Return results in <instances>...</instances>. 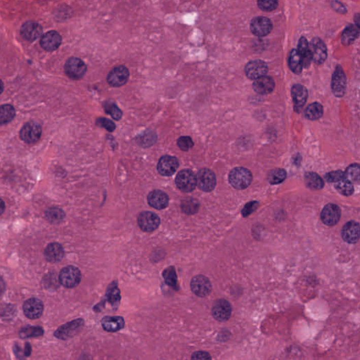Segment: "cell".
I'll return each instance as SVG.
<instances>
[{
  "label": "cell",
  "mask_w": 360,
  "mask_h": 360,
  "mask_svg": "<svg viewBox=\"0 0 360 360\" xmlns=\"http://www.w3.org/2000/svg\"><path fill=\"white\" fill-rule=\"evenodd\" d=\"M229 181L235 189H245L251 184L253 175L247 168H235L230 172Z\"/></svg>",
  "instance_id": "6da1fadb"
},
{
  "label": "cell",
  "mask_w": 360,
  "mask_h": 360,
  "mask_svg": "<svg viewBox=\"0 0 360 360\" xmlns=\"http://www.w3.org/2000/svg\"><path fill=\"white\" fill-rule=\"evenodd\" d=\"M175 183L177 188L182 192H191L197 186V175L191 170H182L177 174Z\"/></svg>",
  "instance_id": "7a4b0ae2"
},
{
  "label": "cell",
  "mask_w": 360,
  "mask_h": 360,
  "mask_svg": "<svg viewBox=\"0 0 360 360\" xmlns=\"http://www.w3.org/2000/svg\"><path fill=\"white\" fill-rule=\"evenodd\" d=\"M60 283L62 286L68 288H72L76 287L80 284L82 279V274L80 270L76 267L69 266L62 269L60 272Z\"/></svg>",
  "instance_id": "3957f363"
},
{
  "label": "cell",
  "mask_w": 360,
  "mask_h": 360,
  "mask_svg": "<svg viewBox=\"0 0 360 360\" xmlns=\"http://www.w3.org/2000/svg\"><path fill=\"white\" fill-rule=\"evenodd\" d=\"M87 66L79 58L71 57L67 60L64 66L66 74L71 80L81 79L87 73Z\"/></svg>",
  "instance_id": "277c9868"
},
{
  "label": "cell",
  "mask_w": 360,
  "mask_h": 360,
  "mask_svg": "<svg viewBox=\"0 0 360 360\" xmlns=\"http://www.w3.org/2000/svg\"><path fill=\"white\" fill-rule=\"evenodd\" d=\"M41 125L37 122L31 121L27 122L22 127L20 131V138L25 143L34 144L37 143L41 138Z\"/></svg>",
  "instance_id": "5b68a950"
},
{
  "label": "cell",
  "mask_w": 360,
  "mask_h": 360,
  "mask_svg": "<svg viewBox=\"0 0 360 360\" xmlns=\"http://www.w3.org/2000/svg\"><path fill=\"white\" fill-rule=\"evenodd\" d=\"M85 322L83 319H78L62 325L54 332V336L58 339L67 340L74 337L81 331Z\"/></svg>",
  "instance_id": "8992f818"
},
{
  "label": "cell",
  "mask_w": 360,
  "mask_h": 360,
  "mask_svg": "<svg viewBox=\"0 0 360 360\" xmlns=\"http://www.w3.org/2000/svg\"><path fill=\"white\" fill-rule=\"evenodd\" d=\"M197 186L205 192H211L217 184L216 176L211 170L203 168L197 175Z\"/></svg>",
  "instance_id": "52a82bcc"
},
{
  "label": "cell",
  "mask_w": 360,
  "mask_h": 360,
  "mask_svg": "<svg viewBox=\"0 0 360 360\" xmlns=\"http://www.w3.org/2000/svg\"><path fill=\"white\" fill-rule=\"evenodd\" d=\"M138 224L142 231L151 232L158 229L160 224V219L158 215L153 212L144 211L138 215Z\"/></svg>",
  "instance_id": "ba28073f"
},
{
  "label": "cell",
  "mask_w": 360,
  "mask_h": 360,
  "mask_svg": "<svg viewBox=\"0 0 360 360\" xmlns=\"http://www.w3.org/2000/svg\"><path fill=\"white\" fill-rule=\"evenodd\" d=\"M129 77L128 69L125 66H118L109 72L107 77V82L111 87H119L127 83Z\"/></svg>",
  "instance_id": "9c48e42d"
},
{
  "label": "cell",
  "mask_w": 360,
  "mask_h": 360,
  "mask_svg": "<svg viewBox=\"0 0 360 360\" xmlns=\"http://www.w3.org/2000/svg\"><path fill=\"white\" fill-rule=\"evenodd\" d=\"M346 84V76L344 71L341 66H337L332 79V90L336 97H343L344 96Z\"/></svg>",
  "instance_id": "30bf717a"
},
{
  "label": "cell",
  "mask_w": 360,
  "mask_h": 360,
  "mask_svg": "<svg viewBox=\"0 0 360 360\" xmlns=\"http://www.w3.org/2000/svg\"><path fill=\"white\" fill-rule=\"evenodd\" d=\"M191 289L199 297H206L211 293V281L206 276H195L191 281Z\"/></svg>",
  "instance_id": "8fae6325"
},
{
  "label": "cell",
  "mask_w": 360,
  "mask_h": 360,
  "mask_svg": "<svg viewBox=\"0 0 360 360\" xmlns=\"http://www.w3.org/2000/svg\"><path fill=\"white\" fill-rule=\"evenodd\" d=\"M232 312L231 305L224 299H219L215 301L211 311L213 317L220 322L229 320Z\"/></svg>",
  "instance_id": "7c38bea8"
},
{
  "label": "cell",
  "mask_w": 360,
  "mask_h": 360,
  "mask_svg": "<svg viewBox=\"0 0 360 360\" xmlns=\"http://www.w3.org/2000/svg\"><path fill=\"white\" fill-rule=\"evenodd\" d=\"M180 163L178 159L174 156L166 155L159 159L157 169L159 174L162 176L169 177L175 174V172L178 169Z\"/></svg>",
  "instance_id": "4fadbf2b"
},
{
  "label": "cell",
  "mask_w": 360,
  "mask_h": 360,
  "mask_svg": "<svg viewBox=\"0 0 360 360\" xmlns=\"http://www.w3.org/2000/svg\"><path fill=\"white\" fill-rule=\"evenodd\" d=\"M341 216V208L337 205L329 204L321 213V220L327 226H334L339 222Z\"/></svg>",
  "instance_id": "5bb4252c"
},
{
  "label": "cell",
  "mask_w": 360,
  "mask_h": 360,
  "mask_svg": "<svg viewBox=\"0 0 360 360\" xmlns=\"http://www.w3.org/2000/svg\"><path fill=\"white\" fill-rule=\"evenodd\" d=\"M310 47L312 54V61L318 65L322 64L326 61L327 57V49L326 45L319 38H315L312 40Z\"/></svg>",
  "instance_id": "9a60e30c"
},
{
  "label": "cell",
  "mask_w": 360,
  "mask_h": 360,
  "mask_svg": "<svg viewBox=\"0 0 360 360\" xmlns=\"http://www.w3.org/2000/svg\"><path fill=\"white\" fill-rule=\"evenodd\" d=\"M268 72V67L266 62L261 60L250 61L245 67V74L250 80H256L265 76Z\"/></svg>",
  "instance_id": "2e32d148"
},
{
  "label": "cell",
  "mask_w": 360,
  "mask_h": 360,
  "mask_svg": "<svg viewBox=\"0 0 360 360\" xmlns=\"http://www.w3.org/2000/svg\"><path fill=\"white\" fill-rule=\"evenodd\" d=\"M250 30L257 37L268 36L272 30V23L268 18L258 16L252 20Z\"/></svg>",
  "instance_id": "e0dca14e"
},
{
  "label": "cell",
  "mask_w": 360,
  "mask_h": 360,
  "mask_svg": "<svg viewBox=\"0 0 360 360\" xmlns=\"http://www.w3.org/2000/svg\"><path fill=\"white\" fill-rule=\"evenodd\" d=\"M23 310L25 317L30 319H38L43 313V303L40 299L32 298L25 301Z\"/></svg>",
  "instance_id": "ac0fdd59"
},
{
  "label": "cell",
  "mask_w": 360,
  "mask_h": 360,
  "mask_svg": "<svg viewBox=\"0 0 360 360\" xmlns=\"http://www.w3.org/2000/svg\"><path fill=\"white\" fill-rule=\"evenodd\" d=\"M359 223L353 220L349 221L342 228V239L348 244H356L359 239Z\"/></svg>",
  "instance_id": "d6986e66"
},
{
  "label": "cell",
  "mask_w": 360,
  "mask_h": 360,
  "mask_svg": "<svg viewBox=\"0 0 360 360\" xmlns=\"http://www.w3.org/2000/svg\"><path fill=\"white\" fill-rule=\"evenodd\" d=\"M148 204L151 207L157 210H163L169 204V197L161 190H153L148 195Z\"/></svg>",
  "instance_id": "ffe728a7"
},
{
  "label": "cell",
  "mask_w": 360,
  "mask_h": 360,
  "mask_svg": "<svg viewBox=\"0 0 360 360\" xmlns=\"http://www.w3.org/2000/svg\"><path fill=\"white\" fill-rule=\"evenodd\" d=\"M291 95L294 104V109L297 112H301L308 100V89L304 86L296 84L292 87Z\"/></svg>",
  "instance_id": "44dd1931"
},
{
  "label": "cell",
  "mask_w": 360,
  "mask_h": 360,
  "mask_svg": "<svg viewBox=\"0 0 360 360\" xmlns=\"http://www.w3.org/2000/svg\"><path fill=\"white\" fill-rule=\"evenodd\" d=\"M61 42L62 38L60 34L56 31L52 30L44 35L40 40V45L45 50L53 52L59 47Z\"/></svg>",
  "instance_id": "7402d4cb"
},
{
  "label": "cell",
  "mask_w": 360,
  "mask_h": 360,
  "mask_svg": "<svg viewBox=\"0 0 360 360\" xmlns=\"http://www.w3.org/2000/svg\"><path fill=\"white\" fill-rule=\"evenodd\" d=\"M21 32L22 36L25 40L29 42H34L43 34V28L36 22L28 21L22 25Z\"/></svg>",
  "instance_id": "603a6c76"
},
{
  "label": "cell",
  "mask_w": 360,
  "mask_h": 360,
  "mask_svg": "<svg viewBox=\"0 0 360 360\" xmlns=\"http://www.w3.org/2000/svg\"><path fill=\"white\" fill-rule=\"evenodd\" d=\"M254 90L259 94H268L275 89V80L271 77L263 76L255 80L253 84Z\"/></svg>",
  "instance_id": "cb8c5ba5"
},
{
  "label": "cell",
  "mask_w": 360,
  "mask_h": 360,
  "mask_svg": "<svg viewBox=\"0 0 360 360\" xmlns=\"http://www.w3.org/2000/svg\"><path fill=\"white\" fill-rule=\"evenodd\" d=\"M64 256L63 246L58 243H51L45 250V257L49 263L59 262Z\"/></svg>",
  "instance_id": "d4e9b609"
},
{
  "label": "cell",
  "mask_w": 360,
  "mask_h": 360,
  "mask_svg": "<svg viewBox=\"0 0 360 360\" xmlns=\"http://www.w3.org/2000/svg\"><path fill=\"white\" fill-rule=\"evenodd\" d=\"M102 325L104 330L108 332H117L125 326V320L119 316H107L102 319Z\"/></svg>",
  "instance_id": "484cf974"
},
{
  "label": "cell",
  "mask_w": 360,
  "mask_h": 360,
  "mask_svg": "<svg viewBox=\"0 0 360 360\" xmlns=\"http://www.w3.org/2000/svg\"><path fill=\"white\" fill-rule=\"evenodd\" d=\"M297 50L302 56L303 67L308 68L310 65L312 58L309 43L306 38L303 37L300 39Z\"/></svg>",
  "instance_id": "4316f807"
},
{
  "label": "cell",
  "mask_w": 360,
  "mask_h": 360,
  "mask_svg": "<svg viewBox=\"0 0 360 360\" xmlns=\"http://www.w3.org/2000/svg\"><path fill=\"white\" fill-rule=\"evenodd\" d=\"M359 34V27L358 25H350L345 28L341 36V43L345 46L353 43Z\"/></svg>",
  "instance_id": "83f0119b"
},
{
  "label": "cell",
  "mask_w": 360,
  "mask_h": 360,
  "mask_svg": "<svg viewBox=\"0 0 360 360\" xmlns=\"http://www.w3.org/2000/svg\"><path fill=\"white\" fill-rule=\"evenodd\" d=\"M288 66L290 70L294 74H300L302 72L303 69V61L302 56L298 52L297 49H293L290 52L288 58Z\"/></svg>",
  "instance_id": "f1b7e54d"
},
{
  "label": "cell",
  "mask_w": 360,
  "mask_h": 360,
  "mask_svg": "<svg viewBox=\"0 0 360 360\" xmlns=\"http://www.w3.org/2000/svg\"><path fill=\"white\" fill-rule=\"evenodd\" d=\"M305 182L308 187L313 190L321 189L324 186V182L322 178L313 172L305 173Z\"/></svg>",
  "instance_id": "f546056e"
},
{
  "label": "cell",
  "mask_w": 360,
  "mask_h": 360,
  "mask_svg": "<svg viewBox=\"0 0 360 360\" xmlns=\"http://www.w3.org/2000/svg\"><path fill=\"white\" fill-rule=\"evenodd\" d=\"M200 204L195 199L188 197L181 202V210L186 215H194L198 213Z\"/></svg>",
  "instance_id": "4dcf8cb0"
},
{
  "label": "cell",
  "mask_w": 360,
  "mask_h": 360,
  "mask_svg": "<svg viewBox=\"0 0 360 360\" xmlns=\"http://www.w3.org/2000/svg\"><path fill=\"white\" fill-rule=\"evenodd\" d=\"M323 109L322 105L318 102H314L307 107L305 111V117L307 119L316 120L319 119L323 116Z\"/></svg>",
  "instance_id": "1f68e13d"
},
{
  "label": "cell",
  "mask_w": 360,
  "mask_h": 360,
  "mask_svg": "<svg viewBox=\"0 0 360 360\" xmlns=\"http://www.w3.org/2000/svg\"><path fill=\"white\" fill-rule=\"evenodd\" d=\"M16 116V110L10 104H5L0 107V125L9 123Z\"/></svg>",
  "instance_id": "d6a6232c"
},
{
  "label": "cell",
  "mask_w": 360,
  "mask_h": 360,
  "mask_svg": "<svg viewBox=\"0 0 360 360\" xmlns=\"http://www.w3.org/2000/svg\"><path fill=\"white\" fill-rule=\"evenodd\" d=\"M162 277L165 280L166 284L171 286L173 289L178 290L179 286L177 282V276L174 267H168L162 272Z\"/></svg>",
  "instance_id": "836d02e7"
},
{
  "label": "cell",
  "mask_w": 360,
  "mask_h": 360,
  "mask_svg": "<svg viewBox=\"0 0 360 360\" xmlns=\"http://www.w3.org/2000/svg\"><path fill=\"white\" fill-rule=\"evenodd\" d=\"M65 213L63 210L58 208H50L45 212V217L49 222L52 224H58L65 218Z\"/></svg>",
  "instance_id": "e575fe53"
},
{
  "label": "cell",
  "mask_w": 360,
  "mask_h": 360,
  "mask_svg": "<svg viewBox=\"0 0 360 360\" xmlns=\"http://www.w3.org/2000/svg\"><path fill=\"white\" fill-rule=\"evenodd\" d=\"M286 172L281 168L272 170L269 173L268 180L271 184H280L284 182L286 178Z\"/></svg>",
  "instance_id": "d590c367"
},
{
  "label": "cell",
  "mask_w": 360,
  "mask_h": 360,
  "mask_svg": "<svg viewBox=\"0 0 360 360\" xmlns=\"http://www.w3.org/2000/svg\"><path fill=\"white\" fill-rule=\"evenodd\" d=\"M344 173L345 180L350 181L352 183H359L360 178L359 164H352V165L349 166Z\"/></svg>",
  "instance_id": "8d00e7d4"
},
{
  "label": "cell",
  "mask_w": 360,
  "mask_h": 360,
  "mask_svg": "<svg viewBox=\"0 0 360 360\" xmlns=\"http://www.w3.org/2000/svg\"><path fill=\"white\" fill-rule=\"evenodd\" d=\"M106 299H107L108 302L110 303L111 305L119 304L121 297H120L119 288L117 286L116 283L114 282L109 286Z\"/></svg>",
  "instance_id": "74e56055"
},
{
  "label": "cell",
  "mask_w": 360,
  "mask_h": 360,
  "mask_svg": "<svg viewBox=\"0 0 360 360\" xmlns=\"http://www.w3.org/2000/svg\"><path fill=\"white\" fill-rule=\"evenodd\" d=\"M335 188L338 192L345 195V197H349L354 193L353 184L350 181L345 180V179L336 182Z\"/></svg>",
  "instance_id": "f35d334b"
},
{
  "label": "cell",
  "mask_w": 360,
  "mask_h": 360,
  "mask_svg": "<svg viewBox=\"0 0 360 360\" xmlns=\"http://www.w3.org/2000/svg\"><path fill=\"white\" fill-rule=\"evenodd\" d=\"M43 329L40 326L25 327V328H23L19 333V336L21 339L39 337V336H43Z\"/></svg>",
  "instance_id": "ab89813d"
},
{
  "label": "cell",
  "mask_w": 360,
  "mask_h": 360,
  "mask_svg": "<svg viewBox=\"0 0 360 360\" xmlns=\"http://www.w3.org/2000/svg\"><path fill=\"white\" fill-rule=\"evenodd\" d=\"M104 109L106 113L110 115L113 119L120 120L122 118V112L121 110L117 107L116 104L111 101L106 102L104 104Z\"/></svg>",
  "instance_id": "60d3db41"
},
{
  "label": "cell",
  "mask_w": 360,
  "mask_h": 360,
  "mask_svg": "<svg viewBox=\"0 0 360 360\" xmlns=\"http://www.w3.org/2000/svg\"><path fill=\"white\" fill-rule=\"evenodd\" d=\"M137 140H138L139 144H140L142 147H149L156 142V135L153 132L145 133Z\"/></svg>",
  "instance_id": "b9f144b4"
},
{
  "label": "cell",
  "mask_w": 360,
  "mask_h": 360,
  "mask_svg": "<svg viewBox=\"0 0 360 360\" xmlns=\"http://www.w3.org/2000/svg\"><path fill=\"white\" fill-rule=\"evenodd\" d=\"M257 5L261 10L272 12L278 7V0H257Z\"/></svg>",
  "instance_id": "7bdbcfd3"
},
{
  "label": "cell",
  "mask_w": 360,
  "mask_h": 360,
  "mask_svg": "<svg viewBox=\"0 0 360 360\" xmlns=\"http://www.w3.org/2000/svg\"><path fill=\"white\" fill-rule=\"evenodd\" d=\"M177 146L182 151H187L194 146L192 139L189 136L180 137L177 140Z\"/></svg>",
  "instance_id": "ee69618b"
},
{
  "label": "cell",
  "mask_w": 360,
  "mask_h": 360,
  "mask_svg": "<svg viewBox=\"0 0 360 360\" xmlns=\"http://www.w3.org/2000/svg\"><path fill=\"white\" fill-rule=\"evenodd\" d=\"M345 179V173L342 171L330 172L325 175V180L330 183H336Z\"/></svg>",
  "instance_id": "f6af8a7d"
},
{
  "label": "cell",
  "mask_w": 360,
  "mask_h": 360,
  "mask_svg": "<svg viewBox=\"0 0 360 360\" xmlns=\"http://www.w3.org/2000/svg\"><path fill=\"white\" fill-rule=\"evenodd\" d=\"M96 125L99 127H103L107 130L112 133L116 128V126L114 122L111 121V120L106 118H99L96 121Z\"/></svg>",
  "instance_id": "bcb514c9"
},
{
  "label": "cell",
  "mask_w": 360,
  "mask_h": 360,
  "mask_svg": "<svg viewBox=\"0 0 360 360\" xmlns=\"http://www.w3.org/2000/svg\"><path fill=\"white\" fill-rule=\"evenodd\" d=\"M258 206L259 202H248V204L245 205L244 208H243L242 211H241V214H242L243 217H246L249 216V215H251L253 212L256 211L257 208H258Z\"/></svg>",
  "instance_id": "7dc6e473"
},
{
  "label": "cell",
  "mask_w": 360,
  "mask_h": 360,
  "mask_svg": "<svg viewBox=\"0 0 360 360\" xmlns=\"http://www.w3.org/2000/svg\"><path fill=\"white\" fill-rule=\"evenodd\" d=\"M192 359H211V357L208 352H204V351H197V352L193 353L191 356Z\"/></svg>",
  "instance_id": "c3c4849f"
},
{
  "label": "cell",
  "mask_w": 360,
  "mask_h": 360,
  "mask_svg": "<svg viewBox=\"0 0 360 360\" xmlns=\"http://www.w3.org/2000/svg\"><path fill=\"white\" fill-rule=\"evenodd\" d=\"M332 5L333 8H334V10H335L337 12L341 13V14L346 12V10H345L344 6H343L341 3H339V2H333Z\"/></svg>",
  "instance_id": "681fc988"
},
{
  "label": "cell",
  "mask_w": 360,
  "mask_h": 360,
  "mask_svg": "<svg viewBox=\"0 0 360 360\" xmlns=\"http://www.w3.org/2000/svg\"><path fill=\"white\" fill-rule=\"evenodd\" d=\"M31 346L29 344V343H26V345H25V350H24V355L26 356V357H28V356L30 355L31 353Z\"/></svg>",
  "instance_id": "f907efd6"
},
{
  "label": "cell",
  "mask_w": 360,
  "mask_h": 360,
  "mask_svg": "<svg viewBox=\"0 0 360 360\" xmlns=\"http://www.w3.org/2000/svg\"><path fill=\"white\" fill-rule=\"evenodd\" d=\"M5 288H6V286H5V281L2 278H0V296L5 292Z\"/></svg>",
  "instance_id": "816d5d0a"
},
{
  "label": "cell",
  "mask_w": 360,
  "mask_h": 360,
  "mask_svg": "<svg viewBox=\"0 0 360 360\" xmlns=\"http://www.w3.org/2000/svg\"><path fill=\"white\" fill-rule=\"evenodd\" d=\"M5 202H3V200H2L1 199H0V215H2L5 212Z\"/></svg>",
  "instance_id": "f5cc1de1"
},
{
  "label": "cell",
  "mask_w": 360,
  "mask_h": 360,
  "mask_svg": "<svg viewBox=\"0 0 360 360\" xmlns=\"http://www.w3.org/2000/svg\"><path fill=\"white\" fill-rule=\"evenodd\" d=\"M4 90V83L1 80H0V94L3 93Z\"/></svg>",
  "instance_id": "db71d44e"
}]
</instances>
